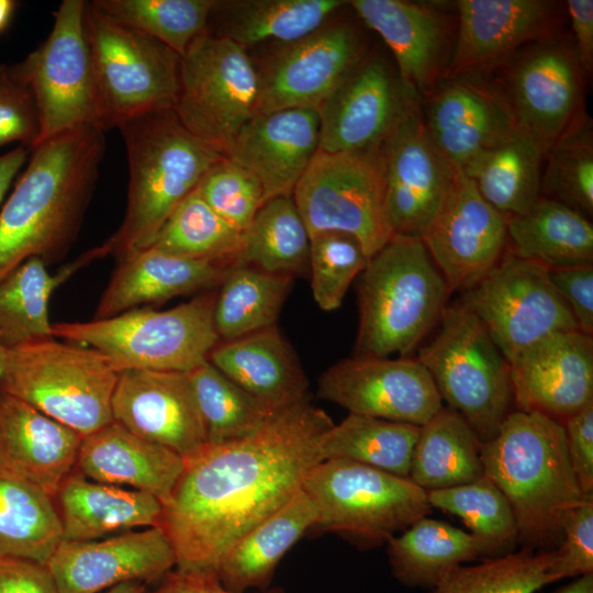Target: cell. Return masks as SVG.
Returning <instances> with one entry per match:
<instances>
[{
  "label": "cell",
  "mask_w": 593,
  "mask_h": 593,
  "mask_svg": "<svg viewBox=\"0 0 593 593\" xmlns=\"http://www.w3.org/2000/svg\"><path fill=\"white\" fill-rule=\"evenodd\" d=\"M333 426L306 400L275 412L245 438L206 445L184 460L158 526L175 550L176 568L216 572L237 539L301 490L305 473L322 461L321 443Z\"/></svg>",
  "instance_id": "obj_1"
},
{
  "label": "cell",
  "mask_w": 593,
  "mask_h": 593,
  "mask_svg": "<svg viewBox=\"0 0 593 593\" xmlns=\"http://www.w3.org/2000/svg\"><path fill=\"white\" fill-rule=\"evenodd\" d=\"M105 150L104 132L81 126L52 136L30 161L0 211V278L37 257L60 261L77 239Z\"/></svg>",
  "instance_id": "obj_2"
},
{
  "label": "cell",
  "mask_w": 593,
  "mask_h": 593,
  "mask_svg": "<svg viewBox=\"0 0 593 593\" xmlns=\"http://www.w3.org/2000/svg\"><path fill=\"white\" fill-rule=\"evenodd\" d=\"M484 475L507 499L521 549L553 550L567 516L584 496L572 470L563 425L514 410L482 444Z\"/></svg>",
  "instance_id": "obj_3"
},
{
  "label": "cell",
  "mask_w": 593,
  "mask_h": 593,
  "mask_svg": "<svg viewBox=\"0 0 593 593\" xmlns=\"http://www.w3.org/2000/svg\"><path fill=\"white\" fill-rule=\"evenodd\" d=\"M128 161L125 214L103 243L116 262L147 249L159 231L224 156L190 133L174 108L152 111L119 125Z\"/></svg>",
  "instance_id": "obj_4"
},
{
  "label": "cell",
  "mask_w": 593,
  "mask_h": 593,
  "mask_svg": "<svg viewBox=\"0 0 593 593\" xmlns=\"http://www.w3.org/2000/svg\"><path fill=\"white\" fill-rule=\"evenodd\" d=\"M450 294L419 238L391 237L359 275L354 357H406L436 327Z\"/></svg>",
  "instance_id": "obj_5"
},
{
  "label": "cell",
  "mask_w": 593,
  "mask_h": 593,
  "mask_svg": "<svg viewBox=\"0 0 593 593\" xmlns=\"http://www.w3.org/2000/svg\"><path fill=\"white\" fill-rule=\"evenodd\" d=\"M216 290L165 311L139 307L103 320L55 323L53 336L100 351L118 372H188L220 342L213 320Z\"/></svg>",
  "instance_id": "obj_6"
},
{
  "label": "cell",
  "mask_w": 593,
  "mask_h": 593,
  "mask_svg": "<svg viewBox=\"0 0 593 593\" xmlns=\"http://www.w3.org/2000/svg\"><path fill=\"white\" fill-rule=\"evenodd\" d=\"M118 377L100 351L53 337L9 350L0 390L86 437L113 422Z\"/></svg>",
  "instance_id": "obj_7"
},
{
  "label": "cell",
  "mask_w": 593,
  "mask_h": 593,
  "mask_svg": "<svg viewBox=\"0 0 593 593\" xmlns=\"http://www.w3.org/2000/svg\"><path fill=\"white\" fill-rule=\"evenodd\" d=\"M416 359L481 444L496 436L515 410L510 365L474 315L458 301L448 303Z\"/></svg>",
  "instance_id": "obj_8"
},
{
  "label": "cell",
  "mask_w": 593,
  "mask_h": 593,
  "mask_svg": "<svg viewBox=\"0 0 593 593\" xmlns=\"http://www.w3.org/2000/svg\"><path fill=\"white\" fill-rule=\"evenodd\" d=\"M302 490L317 513L314 528L359 549L387 544L433 510L426 491L409 478L348 460L317 462L305 473Z\"/></svg>",
  "instance_id": "obj_9"
},
{
  "label": "cell",
  "mask_w": 593,
  "mask_h": 593,
  "mask_svg": "<svg viewBox=\"0 0 593 593\" xmlns=\"http://www.w3.org/2000/svg\"><path fill=\"white\" fill-rule=\"evenodd\" d=\"M83 24L107 130L174 108L181 57L159 41L119 23L86 2Z\"/></svg>",
  "instance_id": "obj_10"
},
{
  "label": "cell",
  "mask_w": 593,
  "mask_h": 593,
  "mask_svg": "<svg viewBox=\"0 0 593 593\" xmlns=\"http://www.w3.org/2000/svg\"><path fill=\"white\" fill-rule=\"evenodd\" d=\"M259 91V72L245 47L208 31L181 57L174 110L190 133L225 157L257 114Z\"/></svg>",
  "instance_id": "obj_11"
},
{
  "label": "cell",
  "mask_w": 593,
  "mask_h": 593,
  "mask_svg": "<svg viewBox=\"0 0 593 593\" xmlns=\"http://www.w3.org/2000/svg\"><path fill=\"white\" fill-rule=\"evenodd\" d=\"M86 1L64 0L53 13L48 36L13 65L33 92L43 142L63 132L93 126L107 131L83 15Z\"/></svg>",
  "instance_id": "obj_12"
},
{
  "label": "cell",
  "mask_w": 593,
  "mask_h": 593,
  "mask_svg": "<svg viewBox=\"0 0 593 593\" xmlns=\"http://www.w3.org/2000/svg\"><path fill=\"white\" fill-rule=\"evenodd\" d=\"M292 198L310 236L327 231L355 236L370 258L392 237L384 211L381 150L318 149Z\"/></svg>",
  "instance_id": "obj_13"
},
{
  "label": "cell",
  "mask_w": 593,
  "mask_h": 593,
  "mask_svg": "<svg viewBox=\"0 0 593 593\" xmlns=\"http://www.w3.org/2000/svg\"><path fill=\"white\" fill-rule=\"evenodd\" d=\"M459 304L477 317L510 363L541 339L579 331L548 277V269L506 248L495 266Z\"/></svg>",
  "instance_id": "obj_14"
},
{
  "label": "cell",
  "mask_w": 593,
  "mask_h": 593,
  "mask_svg": "<svg viewBox=\"0 0 593 593\" xmlns=\"http://www.w3.org/2000/svg\"><path fill=\"white\" fill-rule=\"evenodd\" d=\"M583 72L573 48L547 37L516 54L497 87L542 156L582 115Z\"/></svg>",
  "instance_id": "obj_15"
},
{
  "label": "cell",
  "mask_w": 593,
  "mask_h": 593,
  "mask_svg": "<svg viewBox=\"0 0 593 593\" xmlns=\"http://www.w3.org/2000/svg\"><path fill=\"white\" fill-rule=\"evenodd\" d=\"M421 101L407 109L380 147L384 211L392 237L422 238L441 208L455 171L429 136Z\"/></svg>",
  "instance_id": "obj_16"
},
{
  "label": "cell",
  "mask_w": 593,
  "mask_h": 593,
  "mask_svg": "<svg viewBox=\"0 0 593 593\" xmlns=\"http://www.w3.org/2000/svg\"><path fill=\"white\" fill-rule=\"evenodd\" d=\"M317 396L351 414L422 426L443 406L416 358H358L337 361L320 377Z\"/></svg>",
  "instance_id": "obj_17"
},
{
  "label": "cell",
  "mask_w": 593,
  "mask_h": 593,
  "mask_svg": "<svg viewBox=\"0 0 593 593\" xmlns=\"http://www.w3.org/2000/svg\"><path fill=\"white\" fill-rule=\"evenodd\" d=\"M507 217L455 167L446 198L421 240L452 292L483 278L507 248Z\"/></svg>",
  "instance_id": "obj_18"
},
{
  "label": "cell",
  "mask_w": 593,
  "mask_h": 593,
  "mask_svg": "<svg viewBox=\"0 0 593 593\" xmlns=\"http://www.w3.org/2000/svg\"><path fill=\"white\" fill-rule=\"evenodd\" d=\"M416 100L384 58L363 57L317 110L318 149H379Z\"/></svg>",
  "instance_id": "obj_19"
},
{
  "label": "cell",
  "mask_w": 593,
  "mask_h": 593,
  "mask_svg": "<svg viewBox=\"0 0 593 593\" xmlns=\"http://www.w3.org/2000/svg\"><path fill=\"white\" fill-rule=\"evenodd\" d=\"M362 58L361 37L348 23L324 25L287 44L259 74L257 114L318 110Z\"/></svg>",
  "instance_id": "obj_20"
},
{
  "label": "cell",
  "mask_w": 593,
  "mask_h": 593,
  "mask_svg": "<svg viewBox=\"0 0 593 593\" xmlns=\"http://www.w3.org/2000/svg\"><path fill=\"white\" fill-rule=\"evenodd\" d=\"M159 527L88 541L60 540L45 563L60 593H101L118 584L158 582L176 567Z\"/></svg>",
  "instance_id": "obj_21"
},
{
  "label": "cell",
  "mask_w": 593,
  "mask_h": 593,
  "mask_svg": "<svg viewBox=\"0 0 593 593\" xmlns=\"http://www.w3.org/2000/svg\"><path fill=\"white\" fill-rule=\"evenodd\" d=\"M458 31L443 79L478 77L510 63L518 49L550 37L559 16L545 0H459Z\"/></svg>",
  "instance_id": "obj_22"
},
{
  "label": "cell",
  "mask_w": 593,
  "mask_h": 593,
  "mask_svg": "<svg viewBox=\"0 0 593 593\" xmlns=\"http://www.w3.org/2000/svg\"><path fill=\"white\" fill-rule=\"evenodd\" d=\"M113 421L183 460L206 447L204 426L188 372L128 369L119 372Z\"/></svg>",
  "instance_id": "obj_23"
},
{
  "label": "cell",
  "mask_w": 593,
  "mask_h": 593,
  "mask_svg": "<svg viewBox=\"0 0 593 593\" xmlns=\"http://www.w3.org/2000/svg\"><path fill=\"white\" fill-rule=\"evenodd\" d=\"M515 410L563 424L593 403V336L555 333L510 363Z\"/></svg>",
  "instance_id": "obj_24"
},
{
  "label": "cell",
  "mask_w": 593,
  "mask_h": 593,
  "mask_svg": "<svg viewBox=\"0 0 593 593\" xmlns=\"http://www.w3.org/2000/svg\"><path fill=\"white\" fill-rule=\"evenodd\" d=\"M426 98V128L455 167H465L518 131L499 88L478 77L443 79Z\"/></svg>",
  "instance_id": "obj_25"
},
{
  "label": "cell",
  "mask_w": 593,
  "mask_h": 593,
  "mask_svg": "<svg viewBox=\"0 0 593 593\" xmlns=\"http://www.w3.org/2000/svg\"><path fill=\"white\" fill-rule=\"evenodd\" d=\"M318 144L317 110L282 109L256 114L242 128L225 157L256 177L266 202L292 195Z\"/></svg>",
  "instance_id": "obj_26"
},
{
  "label": "cell",
  "mask_w": 593,
  "mask_h": 593,
  "mask_svg": "<svg viewBox=\"0 0 593 593\" xmlns=\"http://www.w3.org/2000/svg\"><path fill=\"white\" fill-rule=\"evenodd\" d=\"M348 3L388 45L402 82L421 100L446 70L448 26L435 9L403 0H353Z\"/></svg>",
  "instance_id": "obj_27"
},
{
  "label": "cell",
  "mask_w": 593,
  "mask_h": 593,
  "mask_svg": "<svg viewBox=\"0 0 593 593\" xmlns=\"http://www.w3.org/2000/svg\"><path fill=\"white\" fill-rule=\"evenodd\" d=\"M82 437L0 390V466L54 499L74 471Z\"/></svg>",
  "instance_id": "obj_28"
},
{
  "label": "cell",
  "mask_w": 593,
  "mask_h": 593,
  "mask_svg": "<svg viewBox=\"0 0 593 593\" xmlns=\"http://www.w3.org/2000/svg\"><path fill=\"white\" fill-rule=\"evenodd\" d=\"M206 360L271 413L310 400L303 367L277 325L220 340Z\"/></svg>",
  "instance_id": "obj_29"
},
{
  "label": "cell",
  "mask_w": 593,
  "mask_h": 593,
  "mask_svg": "<svg viewBox=\"0 0 593 593\" xmlns=\"http://www.w3.org/2000/svg\"><path fill=\"white\" fill-rule=\"evenodd\" d=\"M233 265L192 260L152 248L118 262L92 320L217 289Z\"/></svg>",
  "instance_id": "obj_30"
},
{
  "label": "cell",
  "mask_w": 593,
  "mask_h": 593,
  "mask_svg": "<svg viewBox=\"0 0 593 593\" xmlns=\"http://www.w3.org/2000/svg\"><path fill=\"white\" fill-rule=\"evenodd\" d=\"M183 468L178 454L113 421L82 437L74 471L97 482L152 494L163 504Z\"/></svg>",
  "instance_id": "obj_31"
},
{
  "label": "cell",
  "mask_w": 593,
  "mask_h": 593,
  "mask_svg": "<svg viewBox=\"0 0 593 593\" xmlns=\"http://www.w3.org/2000/svg\"><path fill=\"white\" fill-rule=\"evenodd\" d=\"M61 539L88 541L158 527L163 505L154 495L87 479L72 471L54 499Z\"/></svg>",
  "instance_id": "obj_32"
},
{
  "label": "cell",
  "mask_w": 593,
  "mask_h": 593,
  "mask_svg": "<svg viewBox=\"0 0 593 593\" xmlns=\"http://www.w3.org/2000/svg\"><path fill=\"white\" fill-rule=\"evenodd\" d=\"M316 521L315 506L301 488L228 548L216 569L221 583L238 593L266 588L282 557Z\"/></svg>",
  "instance_id": "obj_33"
},
{
  "label": "cell",
  "mask_w": 593,
  "mask_h": 593,
  "mask_svg": "<svg viewBox=\"0 0 593 593\" xmlns=\"http://www.w3.org/2000/svg\"><path fill=\"white\" fill-rule=\"evenodd\" d=\"M104 244L81 254L58 272L32 257L0 278V346L12 350L20 346L53 338L49 300L65 281L80 268L108 256Z\"/></svg>",
  "instance_id": "obj_34"
},
{
  "label": "cell",
  "mask_w": 593,
  "mask_h": 593,
  "mask_svg": "<svg viewBox=\"0 0 593 593\" xmlns=\"http://www.w3.org/2000/svg\"><path fill=\"white\" fill-rule=\"evenodd\" d=\"M507 249L548 270L593 265L589 217L551 198L539 197L524 214L507 217Z\"/></svg>",
  "instance_id": "obj_35"
},
{
  "label": "cell",
  "mask_w": 593,
  "mask_h": 593,
  "mask_svg": "<svg viewBox=\"0 0 593 593\" xmlns=\"http://www.w3.org/2000/svg\"><path fill=\"white\" fill-rule=\"evenodd\" d=\"M481 446L462 416L443 405L419 426L407 478L425 491L477 481L484 475Z\"/></svg>",
  "instance_id": "obj_36"
},
{
  "label": "cell",
  "mask_w": 593,
  "mask_h": 593,
  "mask_svg": "<svg viewBox=\"0 0 593 593\" xmlns=\"http://www.w3.org/2000/svg\"><path fill=\"white\" fill-rule=\"evenodd\" d=\"M385 545L392 575L407 588L432 590L447 571L481 560L480 547L470 533L428 516Z\"/></svg>",
  "instance_id": "obj_37"
},
{
  "label": "cell",
  "mask_w": 593,
  "mask_h": 593,
  "mask_svg": "<svg viewBox=\"0 0 593 593\" xmlns=\"http://www.w3.org/2000/svg\"><path fill=\"white\" fill-rule=\"evenodd\" d=\"M542 157L537 146L517 131L461 169L486 202L511 217L526 213L539 199Z\"/></svg>",
  "instance_id": "obj_38"
},
{
  "label": "cell",
  "mask_w": 593,
  "mask_h": 593,
  "mask_svg": "<svg viewBox=\"0 0 593 593\" xmlns=\"http://www.w3.org/2000/svg\"><path fill=\"white\" fill-rule=\"evenodd\" d=\"M61 540L53 499L0 466V557L45 564Z\"/></svg>",
  "instance_id": "obj_39"
},
{
  "label": "cell",
  "mask_w": 593,
  "mask_h": 593,
  "mask_svg": "<svg viewBox=\"0 0 593 593\" xmlns=\"http://www.w3.org/2000/svg\"><path fill=\"white\" fill-rule=\"evenodd\" d=\"M346 3L342 0L217 1L223 13L219 35L243 47L266 40L290 44L323 27Z\"/></svg>",
  "instance_id": "obj_40"
},
{
  "label": "cell",
  "mask_w": 593,
  "mask_h": 593,
  "mask_svg": "<svg viewBox=\"0 0 593 593\" xmlns=\"http://www.w3.org/2000/svg\"><path fill=\"white\" fill-rule=\"evenodd\" d=\"M310 234L292 195L267 200L242 233L235 266L295 278L309 271Z\"/></svg>",
  "instance_id": "obj_41"
},
{
  "label": "cell",
  "mask_w": 593,
  "mask_h": 593,
  "mask_svg": "<svg viewBox=\"0 0 593 593\" xmlns=\"http://www.w3.org/2000/svg\"><path fill=\"white\" fill-rule=\"evenodd\" d=\"M293 277L233 266L216 290L213 320L220 340L277 325Z\"/></svg>",
  "instance_id": "obj_42"
},
{
  "label": "cell",
  "mask_w": 593,
  "mask_h": 593,
  "mask_svg": "<svg viewBox=\"0 0 593 593\" xmlns=\"http://www.w3.org/2000/svg\"><path fill=\"white\" fill-rule=\"evenodd\" d=\"M419 426L349 413L325 434L322 460L339 459L409 477Z\"/></svg>",
  "instance_id": "obj_43"
},
{
  "label": "cell",
  "mask_w": 593,
  "mask_h": 593,
  "mask_svg": "<svg viewBox=\"0 0 593 593\" xmlns=\"http://www.w3.org/2000/svg\"><path fill=\"white\" fill-rule=\"evenodd\" d=\"M432 508L458 516L470 529L481 550V561L512 553L517 529L511 505L486 475L468 484L426 491Z\"/></svg>",
  "instance_id": "obj_44"
},
{
  "label": "cell",
  "mask_w": 593,
  "mask_h": 593,
  "mask_svg": "<svg viewBox=\"0 0 593 593\" xmlns=\"http://www.w3.org/2000/svg\"><path fill=\"white\" fill-rule=\"evenodd\" d=\"M188 377L209 446L245 438L273 414L208 360L188 371Z\"/></svg>",
  "instance_id": "obj_45"
},
{
  "label": "cell",
  "mask_w": 593,
  "mask_h": 593,
  "mask_svg": "<svg viewBox=\"0 0 593 593\" xmlns=\"http://www.w3.org/2000/svg\"><path fill=\"white\" fill-rule=\"evenodd\" d=\"M242 233L193 190L172 212L149 248L172 256L235 266Z\"/></svg>",
  "instance_id": "obj_46"
},
{
  "label": "cell",
  "mask_w": 593,
  "mask_h": 593,
  "mask_svg": "<svg viewBox=\"0 0 593 593\" xmlns=\"http://www.w3.org/2000/svg\"><path fill=\"white\" fill-rule=\"evenodd\" d=\"M91 5L126 26L159 41L182 57L208 32L212 0H94Z\"/></svg>",
  "instance_id": "obj_47"
},
{
  "label": "cell",
  "mask_w": 593,
  "mask_h": 593,
  "mask_svg": "<svg viewBox=\"0 0 593 593\" xmlns=\"http://www.w3.org/2000/svg\"><path fill=\"white\" fill-rule=\"evenodd\" d=\"M553 550L519 549L506 556L447 571L433 593H535L553 583L548 573Z\"/></svg>",
  "instance_id": "obj_48"
},
{
  "label": "cell",
  "mask_w": 593,
  "mask_h": 593,
  "mask_svg": "<svg viewBox=\"0 0 593 593\" xmlns=\"http://www.w3.org/2000/svg\"><path fill=\"white\" fill-rule=\"evenodd\" d=\"M590 118L581 115L551 146L541 191L591 217L593 214V137Z\"/></svg>",
  "instance_id": "obj_49"
},
{
  "label": "cell",
  "mask_w": 593,
  "mask_h": 593,
  "mask_svg": "<svg viewBox=\"0 0 593 593\" xmlns=\"http://www.w3.org/2000/svg\"><path fill=\"white\" fill-rule=\"evenodd\" d=\"M368 260L362 245L350 234L327 231L310 236L309 272L318 307L327 312L338 309Z\"/></svg>",
  "instance_id": "obj_50"
},
{
  "label": "cell",
  "mask_w": 593,
  "mask_h": 593,
  "mask_svg": "<svg viewBox=\"0 0 593 593\" xmlns=\"http://www.w3.org/2000/svg\"><path fill=\"white\" fill-rule=\"evenodd\" d=\"M202 200L243 233L265 203L264 189L249 171L227 157L215 163L195 188Z\"/></svg>",
  "instance_id": "obj_51"
},
{
  "label": "cell",
  "mask_w": 593,
  "mask_h": 593,
  "mask_svg": "<svg viewBox=\"0 0 593 593\" xmlns=\"http://www.w3.org/2000/svg\"><path fill=\"white\" fill-rule=\"evenodd\" d=\"M40 137L41 121L32 90L13 65L0 64V147L18 143L32 150Z\"/></svg>",
  "instance_id": "obj_52"
},
{
  "label": "cell",
  "mask_w": 593,
  "mask_h": 593,
  "mask_svg": "<svg viewBox=\"0 0 593 593\" xmlns=\"http://www.w3.org/2000/svg\"><path fill=\"white\" fill-rule=\"evenodd\" d=\"M548 573L553 582L593 573V496L567 516Z\"/></svg>",
  "instance_id": "obj_53"
},
{
  "label": "cell",
  "mask_w": 593,
  "mask_h": 593,
  "mask_svg": "<svg viewBox=\"0 0 593 593\" xmlns=\"http://www.w3.org/2000/svg\"><path fill=\"white\" fill-rule=\"evenodd\" d=\"M548 277L570 309L579 332L593 335V265L548 270Z\"/></svg>",
  "instance_id": "obj_54"
},
{
  "label": "cell",
  "mask_w": 593,
  "mask_h": 593,
  "mask_svg": "<svg viewBox=\"0 0 593 593\" xmlns=\"http://www.w3.org/2000/svg\"><path fill=\"white\" fill-rule=\"evenodd\" d=\"M568 457L584 496H593V403L563 424Z\"/></svg>",
  "instance_id": "obj_55"
},
{
  "label": "cell",
  "mask_w": 593,
  "mask_h": 593,
  "mask_svg": "<svg viewBox=\"0 0 593 593\" xmlns=\"http://www.w3.org/2000/svg\"><path fill=\"white\" fill-rule=\"evenodd\" d=\"M0 593H60L45 564L0 557Z\"/></svg>",
  "instance_id": "obj_56"
},
{
  "label": "cell",
  "mask_w": 593,
  "mask_h": 593,
  "mask_svg": "<svg viewBox=\"0 0 593 593\" xmlns=\"http://www.w3.org/2000/svg\"><path fill=\"white\" fill-rule=\"evenodd\" d=\"M145 593H238L226 589L216 572L174 568L167 572L157 586ZM261 593H281L268 590Z\"/></svg>",
  "instance_id": "obj_57"
},
{
  "label": "cell",
  "mask_w": 593,
  "mask_h": 593,
  "mask_svg": "<svg viewBox=\"0 0 593 593\" xmlns=\"http://www.w3.org/2000/svg\"><path fill=\"white\" fill-rule=\"evenodd\" d=\"M567 11L574 35V53L586 75L593 69V1L569 0Z\"/></svg>",
  "instance_id": "obj_58"
},
{
  "label": "cell",
  "mask_w": 593,
  "mask_h": 593,
  "mask_svg": "<svg viewBox=\"0 0 593 593\" xmlns=\"http://www.w3.org/2000/svg\"><path fill=\"white\" fill-rule=\"evenodd\" d=\"M31 149L16 146L12 150L0 155V202L10 188L12 180L27 159Z\"/></svg>",
  "instance_id": "obj_59"
},
{
  "label": "cell",
  "mask_w": 593,
  "mask_h": 593,
  "mask_svg": "<svg viewBox=\"0 0 593 593\" xmlns=\"http://www.w3.org/2000/svg\"><path fill=\"white\" fill-rule=\"evenodd\" d=\"M553 593H593V573L578 577Z\"/></svg>",
  "instance_id": "obj_60"
},
{
  "label": "cell",
  "mask_w": 593,
  "mask_h": 593,
  "mask_svg": "<svg viewBox=\"0 0 593 593\" xmlns=\"http://www.w3.org/2000/svg\"><path fill=\"white\" fill-rule=\"evenodd\" d=\"M18 1L0 0V33H2L11 22L18 7Z\"/></svg>",
  "instance_id": "obj_61"
},
{
  "label": "cell",
  "mask_w": 593,
  "mask_h": 593,
  "mask_svg": "<svg viewBox=\"0 0 593 593\" xmlns=\"http://www.w3.org/2000/svg\"><path fill=\"white\" fill-rule=\"evenodd\" d=\"M146 584L139 581H130L118 584L101 593H145Z\"/></svg>",
  "instance_id": "obj_62"
},
{
  "label": "cell",
  "mask_w": 593,
  "mask_h": 593,
  "mask_svg": "<svg viewBox=\"0 0 593 593\" xmlns=\"http://www.w3.org/2000/svg\"><path fill=\"white\" fill-rule=\"evenodd\" d=\"M9 349L0 346V379L4 372L7 360H8Z\"/></svg>",
  "instance_id": "obj_63"
}]
</instances>
